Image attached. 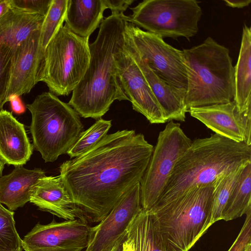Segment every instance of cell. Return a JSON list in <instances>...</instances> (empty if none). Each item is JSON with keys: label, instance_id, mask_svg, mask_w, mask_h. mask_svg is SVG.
<instances>
[{"label": "cell", "instance_id": "obj_21", "mask_svg": "<svg viewBox=\"0 0 251 251\" xmlns=\"http://www.w3.org/2000/svg\"><path fill=\"white\" fill-rule=\"evenodd\" d=\"M103 0H68L65 25L74 33L89 38L103 21Z\"/></svg>", "mask_w": 251, "mask_h": 251}, {"label": "cell", "instance_id": "obj_19", "mask_svg": "<svg viewBox=\"0 0 251 251\" xmlns=\"http://www.w3.org/2000/svg\"><path fill=\"white\" fill-rule=\"evenodd\" d=\"M45 176L41 169L16 166L10 174L0 177V203L11 211L23 207L30 201L34 186Z\"/></svg>", "mask_w": 251, "mask_h": 251}, {"label": "cell", "instance_id": "obj_41", "mask_svg": "<svg viewBox=\"0 0 251 251\" xmlns=\"http://www.w3.org/2000/svg\"></svg>", "mask_w": 251, "mask_h": 251}, {"label": "cell", "instance_id": "obj_20", "mask_svg": "<svg viewBox=\"0 0 251 251\" xmlns=\"http://www.w3.org/2000/svg\"><path fill=\"white\" fill-rule=\"evenodd\" d=\"M45 17L12 5L0 18V44L14 51L31 33L41 29Z\"/></svg>", "mask_w": 251, "mask_h": 251}, {"label": "cell", "instance_id": "obj_2", "mask_svg": "<svg viewBox=\"0 0 251 251\" xmlns=\"http://www.w3.org/2000/svg\"><path fill=\"white\" fill-rule=\"evenodd\" d=\"M125 15L111 14L101 23L89 44L90 60L68 103L82 117L100 118L115 100H129L117 74V60L125 46Z\"/></svg>", "mask_w": 251, "mask_h": 251}, {"label": "cell", "instance_id": "obj_8", "mask_svg": "<svg viewBox=\"0 0 251 251\" xmlns=\"http://www.w3.org/2000/svg\"><path fill=\"white\" fill-rule=\"evenodd\" d=\"M131 10L127 22L163 39L189 40L198 33L202 13L196 0H145Z\"/></svg>", "mask_w": 251, "mask_h": 251}, {"label": "cell", "instance_id": "obj_3", "mask_svg": "<svg viewBox=\"0 0 251 251\" xmlns=\"http://www.w3.org/2000/svg\"><path fill=\"white\" fill-rule=\"evenodd\" d=\"M249 162L251 146L244 142L216 133L196 139L177 162L154 206L171 202L196 186L213 183L219 176Z\"/></svg>", "mask_w": 251, "mask_h": 251}, {"label": "cell", "instance_id": "obj_1", "mask_svg": "<svg viewBox=\"0 0 251 251\" xmlns=\"http://www.w3.org/2000/svg\"><path fill=\"white\" fill-rule=\"evenodd\" d=\"M154 147L134 130L107 134L81 155L64 162L59 176L76 219L100 222L121 197L140 182Z\"/></svg>", "mask_w": 251, "mask_h": 251}, {"label": "cell", "instance_id": "obj_11", "mask_svg": "<svg viewBox=\"0 0 251 251\" xmlns=\"http://www.w3.org/2000/svg\"><path fill=\"white\" fill-rule=\"evenodd\" d=\"M90 227L79 219L38 223L22 239V248L25 251H82L87 246Z\"/></svg>", "mask_w": 251, "mask_h": 251}, {"label": "cell", "instance_id": "obj_35", "mask_svg": "<svg viewBox=\"0 0 251 251\" xmlns=\"http://www.w3.org/2000/svg\"><path fill=\"white\" fill-rule=\"evenodd\" d=\"M226 5L232 7L242 8L248 6L251 2V0H224Z\"/></svg>", "mask_w": 251, "mask_h": 251}, {"label": "cell", "instance_id": "obj_13", "mask_svg": "<svg viewBox=\"0 0 251 251\" xmlns=\"http://www.w3.org/2000/svg\"><path fill=\"white\" fill-rule=\"evenodd\" d=\"M140 194V184L138 182L121 197L104 219L90 227L85 251H103L126 232L143 209Z\"/></svg>", "mask_w": 251, "mask_h": 251}, {"label": "cell", "instance_id": "obj_17", "mask_svg": "<svg viewBox=\"0 0 251 251\" xmlns=\"http://www.w3.org/2000/svg\"><path fill=\"white\" fill-rule=\"evenodd\" d=\"M30 202L39 210L59 218L76 219L70 196L59 175L40 179L33 187Z\"/></svg>", "mask_w": 251, "mask_h": 251}, {"label": "cell", "instance_id": "obj_14", "mask_svg": "<svg viewBox=\"0 0 251 251\" xmlns=\"http://www.w3.org/2000/svg\"><path fill=\"white\" fill-rule=\"evenodd\" d=\"M188 112L216 134L251 146V115L241 113L234 100L192 107Z\"/></svg>", "mask_w": 251, "mask_h": 251}, {"label": "cell", "instance_id": "obj_23", "mask_svg": "<svg viewBox=\"0 0 251 251\" xmlns=\"http://www.w3.org/2000/svg\"><path fill=\"white\" fill-rule=\"evenodd\" d=\"M126 233L135 251H168L150 210L142 209L129 224Z\"/></svg>", "mask_w": 251, "mask_h": 251}, {"label": "cell", "instance_id": "obj_16", "mask_svg": "<svg viewBox=\"0 0 251 251\" xmlns=\"http://www.w3.org/2000/svg\"><path fill=\"white\" fill-rule=\"evenodd\" d=\"M125 40L127 50L141 70L157 99L166 122L173 120L184 122L187 112L184 102L185 93L172 87L159 77L140 58L126 38Z\"/></svg>", "mask_w": 251, "mask_h": 251}, {"label": "cell", "instance_id": "obj_6", "mask_svg": "<svg viewBox=\"0 0 251 251\" xmlns=\"http://www.w3.org/2000/svg\"><path fill=\"white\" fill-rule=\"evenodd\" d=\"M26 107L31 115L33 146L44 161L52 162L67 153L82 132L77 113L50 92L37 96Z\"/></svg>", "mask_w": 251, "mask_h": 251}, {"label": "cell", "instance_id": "obj_27", "mask_svg": "<svg viewBox=\"0 0 251 251\" xmlns=\"http://www.w3.org/2000/svg\"><path fill=\"white\" fill-rule=\"evenodd\" d=\"M111 126V120H98L88 129L80 133L76 142L67 153L72 158L85 153L107 135Z\"/></svg>", "mask_w": 251, "mask_h": 251}, {"label": "cell", "instance_id": "obj_18", "mask_svg": "<svg viewBox=\"0 0 251 251\" xmlns=\"http://www.w3.org/2000/svg\"><path fill=\"white\" fill-rule=\"evenodd\" d=\"M33 146L26 134L24 126L12 113L0 112V157L6 164L23 166L32 154Z\"/></svg>", "mask_w": 251, "mask_h": 251}, {"label": "cell", "instance_id": "obj_40", "mask_svg": "<svg viewBox=\"0 0 251 251\" xmlns=\"http://www.w3.org/2000/svg\"><path fill=\"white\" fill-rule=\"evenodd\" d=\"M0 251H22V250H17V251H9V250H4V249H2L0 248Z\"/></svg>", "mask_w": 251, "mask_h": 251}, {"label": "cell", "instance_id": "obj_39", "mask_svg": "<svg viewBox=\"0 0 251 251\" xmlns=\"http://www.w3.org/2000/svg\"><path fill=\"white\" fill-rule=\"evenodd\" d=\"M243 251H251V242L248 243L244 248Z\"/></svg>", "mask_w": 251, "mask_h": 251}, {"label": "cell", "instance_id": "obj_34", "mask_svg": "<svg viewBox=\"0 0 251 251\" xmlns=\"http://www.w3.org/2000/svg\"><path fill=\"white\" fill-rule=\"evenodd\" d=\"M126 231L122 234L112 245L103 251H123V245L126 239Z\"/></svg>", "mask_w": 251, "mask_h": 251}, {"label": "cell", "instance_id": "obj_28", "mask_svg": "<svg viewBox=\"0 0 251 251\" xmlns=\"http://www.w3.org/2000/svg\"><path fill=\"white\" fill-rule=\"evenodd\" d=\"M14 212L0 203V248L9 251L23 250L22 240L17 232Z\"/></svg>", "mask_w": 251, "mask_h": 251}, {"label": "cell", "instance_id": "obj_25", "mask_svg": "<svg viewBox=\"0 0 251 251\" xmlns=\"http://www.w3.org/2000/svg\"><path fill=\"white\" fill-rule=\"evenodd\" d=\"M246 164L219 176L213 182L211 219L212 225L222 220L223 210Z\"/></svg>", "mask_w": 251, "mask_h": 251}, {"label": "cell", "instance_id": "obj_22", "mask_svg": "<svg viewBox=\"0 0 251 251\" xmlns=\"http://www.w3.org/2000/svg\"><path fill=\"white\" fill-rule=\"evenodd\" d=\"M251 30L243 28L238 60L234 67L233 100L241 113L251 115Z\"/></svg>", "mask_w": 251, "mask_h": 251}, {"label": "cell", "instance_id": "obj_10", "mask_svg": "<svg viewBox=\"0 0 251 251\" xmlns=\"http://www.w3.org/2000/svg\"><path fill=\"white\" fill-rule=\"evenodd\" d=\"M125 35L126 41L159 77L186 93L187 74L182 50L130 23H126Z\"/></svg>", "mask_w": 251, "mask_h": 251}, {"label": "cell", "instance_id": "obj_12", "mask_svg": "<svg viewBox=\"0 0 251 251\" xmlns=\"http://www.w3.org/2000/svg\"><path fill=\"white\" fill-rule=\"evenodd\" d=\"M117 70L119 83L133 109L144 115L151 124L166 123L160 105L141 70L127 50L126 43L117 58Z\"/></svg>", "mask_w": 251, "mask_h": 251}, {"label": "cell", "instance_id": "obj_15", "mask_svg": "<svg viewBox=\"0 0 251 251\" xmlns=\"http://www.w3.org/2000/svg\"><path fill=\"white\" fill-rule=\"evenodd\" d=\"M40 30L31 33L13 51L6 102L11 96L20 97L29 93L38 82L44 54L40 45Z\"/></svg>", "mask_w": 251, "mask_h": 251}, {"label": "cell", "instance_id": "obj_24", "mask_svg": "<svg viewBox=\"0 0 251 251\" xmlns=\"http://www.w3.org/2000/svg\"><path fill=\"white\" fill-rule=\"evenodd\" d=\"M251 207V162L244 167L223 210L222 220L228 221L246 214Z\"/></svg>", "mask_w": 251, "mask_h": 251}, {"label": "cell", "instance_id": "obj_33", "mask_svg": "<svg viewBox=\"0 0 251 251\" xmlns=\"http://www.w3.org/2000/svg\"><path fill=\"white\" fill-rule=\"evenodd\" d=\"M19 97L17 96L12 95L8 100V101L10 102L12 111L17 114H22L25 111V108Z\"/></svg>", "mask_w": 251, "mask_h": 251}, {"label": "cell", "instance_id": "obj_26", "mask_svg": "<svg viewBox=\"0 0 251 251\" xmlns=\"http://www.w3.org/2000/svg\"><path fill=\"white\" fill-rule=\"evenodd\" d=\"M68 0H52L40 30V45L45 52L50 42L63 26Z\"/></svg>", "mask_w": 251, "mask_h": 251}, {"label": "cell", "instance_id": "obj_9", "mask_svg": "<svg viewBox=\"0 0 251 251\" xmlns=\"http://www.w3.org/2000/svg\"><path fill=\"white\" fill-rule=\"evenodd\" d=\"M192 141L178 123L173 121L158 135L157 142L140 182L143 209L149 210L157 202L180 158Z\"/></svg>", "mask_w": 251, "mask_h": 251}, {"label": "cell", "instance_id": "obj_32", "mask_svg": "<svg viewBox=\"0 0 251 251\" xmlns=\"http://www.w3.org/2000/svg\"><path fill=\"white\" fill-rule=\"evenodd\" d=\"M134 0H103L107 9L111 14H122L133 2Z\"/></svg>", "mask_w": 251, "mask_h": 251}, {"label": "cell", "instance_id": "obj_31", "mask_svg": "<svg viewBox=\"0 0 251 251\" xmlns=\"http://www.w3.org/2000/svg\"><path fill=\"white\" fill-rule=\"evenodd\" d=\"M52 0H12V6L46 16Z\"/></svg>", "mask_w": 251, "mask_h": 251}, {"label": "cell", "instance_id": "obj_5", "mask_svg": "<svg viewBox=\"0 0 251 251\" xmlns=\"http://www.w3.org/2000/svg\"><path fill=\"white\" fill-rule=\"evenodd\" d=\"M213 189V182L198 185L149 210L168 251H188L212 225Z\"/></svg>", "mask_w": 251, "mask_h": 251}, {"label": "cell", "instance_id": "obj_30", "mask_svg": "<svg viewBox=\"0 0 251 251\" xmlns=\"http://www.w3.org/2000/svg\"><path fill=\"white\" fill-rule=\"evenodd\" d=\"M246 215L241 229L227 251H243L248 243L251 242V207Z\"/></svg>", "mask_w": 251, "mask_h": 251}, {"label": "cell", "instance_id": "obj_36", "mask_svg": "<svg viewBox=\"0 0 251 251\" xmlns=\"http://www.w3.org/2000/svg\"><path fill=\"white\" fill-rule=\"evenodd\" d=\"M12 7V0H0V18Z\"/></svg>", "mask_w": 251, "mask_h": 251}, {"label": "cell", "instance_id": "obj_4", "mask_svg": "<svg viewBox=\"0 0 251 251\" xmlns=\"http://www.w3.org/2000/svg\"><path fill=\"white\" fill-rule=\"evenodd\" d=\"M187 74L184 102L188 110L234 99V67L228 48L210 37L182 50Z\"/></svg>", "mask_w": 251, "mask_h": 251}, {"label": "cell", "instance_id": "obj_29", "mask_svg": "<svg viewBox=\"0 0 251 251\" xmlns=\"http://www.w3.org/2000/svg\"><path fill=\"white\" fill-rule=\"evenodd\" d=\"M13 51L0 44V112L6 102V95L9 84Z\"/></svg>", "mask_w": 251, "mask_h": 251}, {"label": "cell", "instance_id": "obj_38", "mask_svg": "<svg viewBox=\"0 0 251 251\" xmlns=\"http://www.w3.org/2000/svg\"><path fill=\"white\" fill-rule=\"evenodd\" d=\"M6 163L0 157V177L1 176L2 172Z\"/></svg>", "mask_w": 251, "mask_h": 251}, {"label": "cell", "instance_id": "obj_7", "mask_svg": "<svg viewBox=\"0 0 251 251\" xmlns=\"http://www.w3.org/2000/svg\"><path fill=\"white\" fill-rule=\"evenodd\" d=\"M89 38L79 36L63 25L45 49L38 76L50 92L68 96L83 78L89 64Z\"/></svg>", "mask_w": 251, "mask_h": 251}, {"label": "cell", "instance_id": "obj_37", "mask_svg": "<svg viewBox=\"0 0 251 251\" xmlns=\"http://www.w3.org/2000/svg\"><path fill=\"white\" fill-rule=\"evenodd\" d=\"M123 251H135L131 240L126 238L123 245Z\"/></svg>", "mask_w": 251, "mask_h": 251}]
</instances>
